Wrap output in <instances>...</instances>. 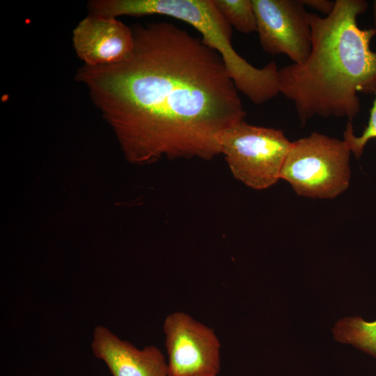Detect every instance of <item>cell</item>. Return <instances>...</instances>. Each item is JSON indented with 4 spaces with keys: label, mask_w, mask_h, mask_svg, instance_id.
<instances>
[{
    "label": "cell",
    "mask_w": 376,
    "mask_h": 376,
    "mask_svg": "<svg viewBox=\"0 0 376 376\" xmlns=\"http://www.w3.org/2000/svg\"><path fill=\"white\" fill-rule=\"evenodd\" d=\"M124 61L81 66L76 81L112 127L127 159L210 160L246 112L220 54L171 22L131 26Z\"/></svg>",
    "instance_id": "1"
},
{
    "label": "cell",
    "mask_w": 376,
    "mask_h": 376,
    "mask_svg": "<svg viewBox=\"0 0 376 376\" xmlns=\"http://www.w3.org/2000/svg\"><path fill=\"white\" fill-rule=\"evenodd\" d=\"M367 8L364 0H336L327 17L308 13L309 56L279 69L280 93L294 103L301 126L315 116L351 122L360 111L357 93L376 92V52L370 48L376 30L357 24Z\"/></svg>",
    "instance_id": "2"
},
{
    "label": "cell",
    "mask_w": 376,
    "mask_h": 376,
    "mask_svg": "<svg viewBox=\"0 0 376 376\" xmlns=\"http://www.w3.org/2000/svg\"><path fill=\"white\" fill-rule=\"evenodd\" d=\"M99 10L108 17L162 15L184 21L202 36L203 42L221 56L238 91L253 104H262L280 93L279 69L270 61L257 68L232 45L233 31L214 0H103Z\"/></svg>",
    "instance_id": "3"
},
{
    "label": "cell",
    "mask_w": 376,
    "mask_h": 376,
    "mask_svg": "<svg viewBox=\"0 0 376 376\" xmlns=\"http://www.w3.org/2000/svg\"><path fill=\"white\" fill-rule=\"evenodd\" d=\"M350 155L344 141L313 132L292 142L281 179L300 196L335 198L349 186Z\"/></svg>",
    "instance_id": "4"
},
{
    "label": "cell",
    "mask_w": 376,
    "mask_h": 376,
    "mask_svg": "<svg viewBox=\"0 0 376 376\" xmlns=\"http://www.w3.org/2000/svg\"><path fill=\"white\" fill-rule=\"evenodd\" d=\"M291 145L283 131L250 125L242 120L223 133L221 154L237 180L260 190L281 179Z\"/></svg>",
    "instance_id": "5"
},
{
    "label": "cell",
    "mask_w": 376,
    "mask_h": 376,
    "mask_svg": "<svg viewBox=\"0 0 376 376\" xmlns=\"http://www.w3.org/2000/svg\"><path fill=\"white\" fill-rule=\"evenodd\" d=\"M168 376H217L221 343L213 329L183 311L166 315L163 324Z\"/></svg>",
    "instance_id": "6"
},
{
    "label": "cell",
    "mask_w": 376,
    "mask_h": 376,
    "mask_svg": "<svg viewBox=\"0 0 376 376\" xmlns=\"http://www.w3.org/2000/svg\"><path fill=\"white\" fill-rule=\"evenodd\" d=\"M263 49L302 64L311 51L308 13L301 0H252Z\"/></svg>",
    "instance_id": "7"
},
{
    "label": "cell",
    "mask_w": 376,
    "mask_h": 376,
    "mask_svg": "<svg viewBox=\"0 0 376 376\" xmlns=\"http://www.w3.org/2000/svg\"><path fill=\"white\" fill-rule=\"evenodd\" d=\"M72 45L84 65H107L126 59L134 48L131 26L117 18L88 14L72 31Z\"/></svg>",
    "instance_id": "8"
},
{
    "label": "cell",
    "mask_w": 376,
    "mask_h": 376,
    "mask_svg": "<svg viewBox=\"0 0 376 376\" xmlns=\"http://www.w3.org/2000/svg\"><path fill=\"white\" fill-rule=\"evenodd\" d=\"M91 347L112 376H168L167 362L158 347L150 345L138 349L105 326L94 328Z\"/></svg>",
    "instance_id": "9"
},
{
    "label": "cell",
    "mask_w": 376,
    "mask_h": 376,
    "mask_svg": "<svg viewBox=\"0 0 376 376\" xmlns=\"http://www.w3.org/2000/svg\"><path fill=\"white\" fill-rule=\"evenodd\" d=\"M334 338L354 345L376 357V320L366 321L361 317H346L336 323Z\"/></svg>",
    "instance_id": "10"
},
{
    "label": "cell",
    "mask_w": 376,
    "mask_h": 376,
    "mask_svg": "<svg viewBox=\"0 0 376 376\" xmlns=\"http://www.w3.org/2000/svg\"><path fill=\"white\" fill-rule=\"evenodd\" d=\"M226 22L243 33L257 32L252 0H214Z\"/></svg>",
    "instance_id": "11"
},
{
    "label": "cell",
    "mask_w": 376,
    "mask_h": 376,
    "mask_svg": "<svg viewBox=\"0 0 376 376\" xmlns=\"http://www.w3.org/2000/svg\"><path fill=\"white\" fill-rule=\"evenodd\" d=\"M375 95V97L370 110L368 123L362 134L359 136H356L354 134L352 125L350 121L347 123L343 133V141L347 144L350 152L358 159L362 155L363 150L367 142L370 139L376 138V92Z\"/></svg>",
    "instance_id": "12"
},
{
    "label": "cell",
    "mask_w": 376,
    "mask_h": 376,
    "mask_svg": "<svg viewBox=\"0 0 376 376\" xmlns=\"http://www.w3.org/2000/svg\"><path fill=\"white\" fill-rule=\"evenodd\" d=\"M304 6L329 15L334 9L336 1L329 0H301Z\"/></svg>",
    "instance_id": "13"
},
{
    "label": "cell",
    "mask_w": 376,
    "mask_h": 376,
    "mask_svg": "<svg viewBox=\"0 0 376 376\" xmlns=\"http://www.w3.org/2000/svg\"><path fill=\"white\" fill-rule=\"evenodd\" d=\"M373 13H374V29L376 30V1L373 3Z\"/></svg>",
    "instance_id": "14"
}]
</instances>
